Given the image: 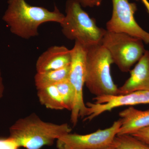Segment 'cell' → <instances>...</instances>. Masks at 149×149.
Wrapping results in <instances>:
<instances>
[{"label": "cell", "mask_w": 149, "mask_h": 149, "mask_svg": "<svg viewBox=\"0 0 149 149\" xmlns=\"http://www.w3.org/2000/svg\"><path fill=\"white\" fill-rule=\"evenodd\" d=\"M67 123L58 124L42 120L32 113L17 120L9 128L10 137L19 148L40 149L50 146L61 136L71 132Z\"/></svg>", "instance_id": "2"}, {"label": "cell", "mask_w": 149, "mask_h": 149, "mask_svg": "<svg viewBox=\"0 0 149 149\" xmlns=\"http://www.w3.org/2000/svg\"><path fill=\"white\" fill-rule=\"evenodd\" d=\"M121 126L117 135H131L149 126V109L140 110L133 106L119 113Z\"/></svg>", "instance_id": "12"}, {"label": "cell", "mask_w": 149, "mask_h": 149, "mask_svg": "<svg viewBox=\"0 0 149 149\" xmlns=\"http://www.w3.org/2000/svg\"><path fill=\"white\" fill-rule=\"evenodd\" d=\"M56 85L61 97L65 109L71 111L74 100V92L72 85L68 79L58 83Z\"/></svg>", "instance_id": "16"}, {"label": "cell", "mask_w": 149, "mask_h": 149, "mask_svg": "<svg viewBox=\"0 0 149 149\" xmlns=\"http://www.w3.org/2000/svg\"><path fill=\"white\" fill-rule=\"evenodd\" d=\"M37 91L39 101L47 108L56 110L65 109L56 85L37 89Z\"/></svg>", "instance_id": "14"}, {"label": "cell", "mask_w": 149, "mask_h": 149, "mask_svg": "<svg viewBox=\"0 0 149 149\" xmlns=\"http://www.w3.org/2000/svg\"><path fill=\"white\" fill-rule=\"evenodd\" d=\"M141 39L123 32L106 30L101 45L109 52L113 63L121 72H129L146 50Z\"/></svg>", "instance_id": "5"}, {"label": "cell", "mask_w": 149, "mask_h": 149, "mask_svg": "<svg viewBox=\"0 0 149 149\" xmlns=\"http://www.w3.org/2000/svg\"><path fill=\"white\" fill-rule=\"evenodd\" d=\"M120 119L111 126L95 132L80 135L69 133L56 141L58 149H105L111 146L121 126Z\"/></svg>", "instance_id": "8"}, {"label": "cell", "mask_w": 149, "mask_h": 149, "mask_svg": "<svg viewBox=\"0 0 149 149\" xmlns=\"http://www.w3.org/2000/svg\"><path fill=\"white\" fill-rule=\"evenodd\" d=\"M130 72V77L118 88V95L138 91H149V51L146 50Z\"/></svg>", "instance_id": "10"}, {"label": "cell", "mask_w": 149, "mask_h": 149, "mask_svg": "<svg viewBox=\"0 0 149 149\" xmlns=\"http://www.w3.org/2000/svg\"><path fill=\"white\" fill-rule=\"evenodd\" d=\"M105 149H115V147L113 144H112L111 146H110L108 147L107 148Z\"/></svg>", "instance_id": "22"}, {"label": "cell", "mask_w": 149, "mask_h": 149, "mask_svg": "<svg viewBox=\"0 0 149 149\" xmlns=\"http://www.w3.org/2000/svg\"><path fill=\"white\" fill-rule=\"evenodd\" d=\"M115 149H149V146L130 135H117L114 139Z\"/></svg>", "instance_id": "15"}, {"label": "cell", "mask_w": 149, "mask_h": 149, "mask_svg": "<svg viewBox=\"0 0 149 149\" xmlns=\"http://www.w3.org/2000/svg\"><path fill=\"white\" fill-rule=\"evenodd\" d=\"M83 8H94L101 5L103 0H76Z\"/></svg>", "instance_id": "19"}, {"label": "cell", "mask_w": 149, "mask_h": 149, "mask_svg": "<svg viewBox=\"0 0 149 149\" xmlns=\"http://www.w3.org/2000/svg\"><path fill=\"white\" fill-rule=\"evenodd\" d=\"M69 70L70 65L61 69L37 72L35 76V85L37 89L56 85L62 81L68 80Z\"/></svg>", "instance_id": "13"}, {"label": "cell", "mask_w": 149, "mask_h": 149, "mask_svg": "<svg viewBox=\"0 0 149 149\" xmlns=\"http://www.w3.org/2000/svg\"><path fill=\"white\" fill-rule=\"evenodd\" d=\"M138 1V0H136ZM111 17L106 23V30L123 32L141 39L149 44V33L142 28L135 18L137 5L130 0H111Z\"/></svg>", "instance_id": "7"}, {"label": "cell", "mask_w": 149, "mask_h": 149, "mask_svg": "<svg viewBox=\"0 0 149 149\" xmlns=\"http://www.w3.org/2000/svg\"><path fill=\"white\" fill-rule=\"evenodd\" d=\"M19 148L15 141L10 137L0 139V149H18Z\"/></svg>", "instance_id": "18"}, {"label": "cell", "mask_w": 149, "mask_h": 149, "mask_svg": "<svg viewBox=\"0 0 149 149\" xmlns=\"http://www.w3.org/2000/svg\"><path fill=\"white\" fill-rule=\"evenodd\" d=\"M4 89V85L3 82V77L2 76L1 70H0V100L3 96Z\"/></svg>", "instance_id": "20"}, {"label": "cell", "mask_w": 149, "mask_h": 149, "mask_svg": "<svg viewBox=\"0 0 149 149\" xmlns=\"http://www.w3.org/2000/svg\"><path fill=\"white\" fill-rule=\"evenodd\" d=\"M71 61V49L64 46H52L38 57L36 71L43 72L61 69L69 66Z\"/></svg>", "instance_id": "11"}, {"label": "cell", "mask_w": 149, "mask_h": 149, "mask_svg": "<svg viewBox=\"0 0 149 149\" xmlns=\"http://www.w3.org/2000/svg\"><path fill=\"white\" fill-rule=\"evenodd\" d=\"M61 31L69 40L86 47L101 44L106 29L98 27L95 19L88 15L76 0H67Z\"/></svg>", "instance_id": "3"}, {"label": "cell", "mask_w": 149, "mask_h": 149, "mask_svg": "<svg viewBox=\"0 0 149 149\" xmlns=\"http://www.w3.org/2000/svg\"><path fill=\"white\" fill-rule=\"evenodd\" d=\"M130 135L149 146V126L138 130Z\"/></svg>", "instance_id": "17"}, {"label": "cell", "mask_w": 149, "mask_h": 149, "mask_svg": "<svg viewBox=\"0 0 149 149\" xmlns=\"http://www.w3.org/2000/svg\"><path fill=\"white\" fill-rule=\"evenodd\" d=\"M112 63L109 52L101 44L87 48L85 85L95 97L117 95L118 88L111 72Z\"/></svg>", "instance_id": "4"}, {"label": "cell", "mask_w": 149, "mask_h": 149, "mask_svg": "<svg viewBox=\"0 0 149 149\" xmlns=\"http://www.w3.org/2000/svg\"><path fill=\"white\" fill-rule=\"evenodd\" d=\"M146 8L149 16V1L148 0H140Z\"/></svg>", "instance_id": "21"}, {"label": "cell", "mask_w": 149, "mask_h": 149, "mask_svg": "<svg viewBox=\"0 0 149 149\" xmlns=\"http://www.w3.org/2000/svg\"><path fill=\"white\" fill-rule=\"evenodd\" d=\"M71 51V61L70 65L68 80L74 89V100L71 111L70 121L73 126H75L79 118H85L88 109L83 98L87 48L78 42H75Z\"/></svg>", "instance_id": "6"}, {"label": "cell", "mask_w": 149, "mask_h": 149, "mask_svg": "<svg viewBox=\"0 0 149 149\" xmlns=\"http://www.w3.org/2000/svg\"><path fill=\"white\" fill-rule=\"evenodd\" d=\"M95 102L86 104L88 109L84 120L91 121L105 112L125 106L149 104V91H138L125 95L95 97Z\"/></svg>", "instance_id": "9"}, {"label": "cell", "mask_w": 149, "mask_h": 149, "mask_svg": "<svg viewBox=\"0 0 149 149\" xmlns=\"http://www.w3.org/2000/svg\"><path fill=\"white\" fill-rule=\"evenodd\" d=\"M65 15L56 6L53 11L43 7L29 4L25 0H8L2 17L11 32L22 39H30L39 35L40 25L48 22L61 23Z\"/></svg>", "instance_id": "1"}]
</instances>
